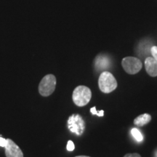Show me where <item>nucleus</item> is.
<instances>
[{
	"label": "nucleus",
	"instance_id": "nucleus-1",
	"mask_svg": "<svg viewBox=\"0 0 157 157\" xmlns=\"http://www.w3.org/2000/svg\"><path fill=\"white\" fill-rule=\"evenodd\" d=\"M92 98V92L89 87L80 85L74 89L72 99L75 105L78 107L85 106L89 103Z\"/></svg>",
	"mask_w": 157,
	"mask_h": 157
},
{
	"label": "nucleus",
	"instance_id": "nucleus-2",
	"mask_svg": "<svg viewBox=\"0 0 157 157\" xmlns=\"http://www.w3.org/2000/svg\"><path fill=\"white\" fill-rule=\"evenodd\" d=\"M98 86L103 93H110L117 89L118 84L114 76L109 71H103L98 78Z\"/></svg>",
	"mask_w": 157,
	"mask_h": 157
},
{
	"label": "nucleus",
	"instance_id": "nucleus-3",
	"mask_svg": "<svg viewBox=\"0 0 157 157\" xmlns=\"http://www.w3.org/2000/svg\"><path fill=\"white\" fill-rule=\"evenodd\" d=\"M56 86V78L52 74L43 77L39 85V94L43 97H48L54 93Z\"/></svg>",
	"mask_w": 157,
	"mask_h": 157
},
{
	"label": "nucleus",
	"instance_id": "nucleus-4",
	"mask_svg": "<svg viewBox=\"0 0 157 157\" xmlns=\"http://www.w3.org/2000/svg\"><path fill=\"white\" fill-rule=\"evenodd\" d=\"M68 128L72 133L81 136L85 129V122L79 114H72L68 119Z\"/></svg>",
	"mask_w": 157,
	"mask_h": 157
},
{
	"label": "nucleus",
	"instance_id": "nucleus-5",
	"mask_svg": "<svg viewBox=\"0 0 157 157\" xmlns=\"http://www.w3.org/2000/svg\"><path fill=\"white\" fill-rule=\"evenodd\" d=\"M121 65L124 70L129 74H137L142 68V62L140 59L135 57H126L123 58Z\"/></svg>",
	"mask_w": 157,
	"mask_h": 157
},
{
	"label": "nucleus",
	"instance_id": "nucleus-6",
	"mask_svg": "<svg viewBox=\"0 0 157 157\" xmlns=\"http://www.w3.org/2000/svg\"><path fill=\"white\" fill-rule=\"evenodd\" d=\"M7 144L5 146V154L7 157H23L21 149L10 139H6Z\"/></svg>",
	"mask_w": 157,
	"mask_h": 157
},
{
	"label": "nucleus",
	"instance_id": "nucleus-7",
	"mask_svg": "<svg viewBox=\"0 0 157 157\" xmlns=\"http://www.w3.org/2000/svg\"><path fill=\"white\" fill-rule=\"evenodd\" d=\"M145 68L149 76H157V61L153 57H148L145 60Z\"/></svg>",
	"mask_w": 157,
	"mask_h": 157
},
{
	"label": "nucleus",
	"instance_id": "nucleus-8",
	"mask_svg": "<svg viewBox=\"0 0 157 157\" xmlns=\"http://www.w3.org/2000/svg\"><path fill=\"white\" fill-rule=\"evenodd\" d=\"M110 61L106 56H98L95 59V66L98 70L106 69L109 67Z\"/></svg>",
	"mask_w": 157,
	"mask_h": 157
},
{
	"label": "nucleus",
	"instance_id": "nucleus-9",
	"mask_svg": "<svg viewBox=\"0 0 157 157\" xmlns=\"http://www.w3.org/2000/svg\"><path fill=\"white\" fill-rule=\"evenodd\" d=\"M151 120V116L148 113H143L134 119V124L136 126L141 127L146 125Z\"/></svg>",
	"mask_w": 157,
	"mask_h": 157
},
{
	"label": "nucleus",
	"instance_id": "nucleus-10",
	"mask_svg": "<svg viewBox=\"0 0 157 157\" xmlns=\"http://www.w3.org/2000/svg\"><path fill=\"white\" fill-rule=\"evenodd\" d=\"M131 134H132L133 137H134L137 142H141V141L143 140V135L136 128L132 129V130H131Z\"/></svg>",
	"mask_w": 157,
	"mask_h": 157
},
{
	"label": "nucleus",
	"instance_id": "nucleus-11",
	"mask_svg": "<svg viewBox=\"0 0 157 157\" xmlns=\"http://www.w3.org/2000/svg\"><path fill=\"white\" fill-rule=\"evenodd\" d=\"M90 112L92 113V114L97 115L98 117H103V115H104V111H103V110H101V111H96L95 106L91 108V109H90Z\"/></svg>",
	"mask_w": 157,
	"mask_h": 157
},
{
	"label": "nucleus",
	"instance_id": "nucleus-12",
	"mask_svg": "<svg viewBox=\"0 0 157 157\" xmlns=\"http://www.w3.org/2000/svg\"><path fill=\"white\" fill-rule=\"evenodd\" d=\"M67 150L68 151H73L75 148V146H74V143H73V141L71 140H68V143H67V147H66Z\"/></svg>",
	"mask_w": 157,
	"mask_h": 157
},
{
	"label": "nucleus",
	"instance_id": "nucleus-13",
	"mask_svg": "<svg viewBox=\"0 0 157 157\" xmlns=\"http://www.w3.org/2000/svg\"><path fill=\"white\" fill-rule=\"evenodd\" d=\"M151 52L153 58H154L157 61V47L156 46L152 47L151 49Z\"/></svg>",
	"mask_w": 157,
	"mask_h": 157
},
{
	"label": "nucleus",
	"instance_id": "nucleus-14",
	"mask_svg": "<svg viewBox=\"0 0 157 157\" xmlns=\"http://www.w3.org/2000/svg\"><path fill=\"white\" fill-rule=\"evenodd\" d=\"M6 144H7V140L6 139L3 138V137H0V146L1 147H5Z\"/></svg>",
	"mask_w": 157,
	"mask_h": 157
},
{
	"label": "nucleus",
	"instance_id": "nucleus-15",
	"mask_svg": "<svg viewBox=\"0 0 157 157\" xmlns=\"http://www.w3.org/2000/svg\"><path fill=\"white\" fill-rule=\"evenodd\" d=\"M124 157H141V156L137 153H132V154H127Z\"/></svg>",
	"mask_w": 157,
	"mask_h": 157
},
{
	"label": "nucleus",
	"instance_id": "nucleus-16",
	"mask_svg": "<svg viewBox=\"0 0 157 157\" xmlns=\"http://www.w3.org/2000/svg\"><path fill=\"white\" fill-rule=\"evenodd\" d=\"M75 157H90V156H77Z\"/></svg>",
	"mask_w": 157,
	"mask_h": 157
}]
</instances>
